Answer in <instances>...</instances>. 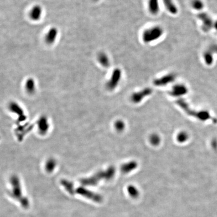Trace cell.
I'll return each mask as SVG.
<instances>
[{
	"mask_svg": "<svg viewBox=\"0 0 217 217\" xmlns=\"http://www.w3.org/2000/svg\"><path fill=\"white\" fill-rule=\"evenodd\" d=\"M193 8L196 10H201L204 7V3L201 0H193L192 2Z\"/></svg>",
	"mask_w": 217,
	"mask_h": 217,
	"instance_id": "cell-14",
	"label": "cell"
},
{
	"mask_svg": "<svg viewBox=\"0 0 217 217\" xmlns=\"http://www.w3.org/2000/svg\"><path fill=\"white\" fill-rule=\"evenodd\" d=\"M121 69L116 68L112 72L110 79L106 84L107 89L109 91H113L117 87L122 77Z\"/></svg>",
	"mask_w": 217,
	"mask_h": 217,
	"instance_id": "cell-3",
	"label": "cell"
},
{
	"mask_svg": "<svg viewBox=\"0 0 217 217\" xmlns=\"http://www.w3.org/2000/svg\"><path fill=\"white\" fill-rule=\"evenodd\" d=\"M163 33V29L161 26H153L143 31L142 34V39L145 43H150L160 38Z\"/></svg>",
	"mask_w": 217,
	"mask_h": 217,
	"instance_id": "cell-1",
	"label": "cell"
},
{
	"mask_svg": "<svg viewBox=\"0 0 217 217\" xmlns=\"http://www.w3.org/2000/svg\"><path fill=\"white\" fill-rule=\"evenodd\" d=\"M97 60L100 65L102 66L104 68H107L110 67L111 63L109 57L105 52H100L98 54Z\"/></svg>",
	"mask_w": 217,
	"mask_h": 217,
	"instance_id": "cell-10",
	"label": "cell"
},
{
	"mask_svg": "<svg viewBox=\"0 0 217 217\" xmlns=\"http://www.w3.org/2000/svg\"><path fill=\"white\" fill-rule=\"evenodd\" d=\"M187 138V134L184 132H181L177 136V140L180 142H183L185 141Z\"/></svg>",
	"mask_w": 217,
	"mask_h": 217,
	"instance_id": "cell-19",
	"label": "cell"
},
{
	"mask_svg": "<svg viewBox=\"0 0 217 217\" xmlns=\"http://www.w3.org/2000/svg\"><path fill=\"white\" fill-rule=\"evenodd\" d=\"M164 6L169 13L176 15L178 12V9L176 6L173 0H163Z\"/></svg>",
	"mask_w": 217,
	"mask_h": 217,
	"instance_id": "cell-12",
	"label": "cell"
},
{
	"mask_svg": "<svg viewBox=\"0 0 217 217\" xmlns=\"http://www.w3.org/2000/svg\"><path fill=\"white\" fill-rule=\"evenodd\" d=\"M125 124L123 122L120 120H118L117 121H116L115 124V127L116 128V129L118 131H122L125 128Z\"/></svg>",
	"mask_w": 217,
	"mask_h": 217,
	"instance_id": "cell-17",
	"label": "cell"
},
{
	"mask_svg": "<svg viewBox=\"0 0 217 217\" xmlns=\"http://www.w3.org/2000/svg\"><path fill=\"white\" fill-rule=\"evenodd\" d=\"M214 26L215 27V29L217 30V21H216L215 23Z\"/></svg>",
	"mask_w": 217,
	"mask_h": 217,
	"instance_id": "cell-20",
	"label": "cell"
},
{
	"mask_svg": "<svg viewBox=\"0 0 217 217\" xmlns=\"http://www.w3.org/2000/svg\"><path fill=\"white\" fill-rule=\"evenodd\" d=\"M115 172V168L113 167H111L108 168L106 171L99 172L95 176H93V177L91 179H88L87 181H85V182L89 184H95L97 183V181H98L99 180L103 179H110L113 176Z\"/></svg>",
	"mask_w": 217,
	"mask_h": 217,
	"instance_id": "cell-2",
	"label": "cell"
},
{
	"mask_svg": "<svg viewBox=\"0 0 217 217\" xmlns=\"http://www.w3.org/2000/svg\"><path fill=\"white\" fill-rule=\"evenodd\" d=\"M44 13V10L41 6L36 5L33 6L30 10V19L33 21H38L41 20Z\"/></svg>",
	"mask_w": 217,
	"mask_h": 217,
	"instance_id": "cell-4",
	"label": "cell"
},
{
	"mask_svg": "<svg viewBox=\"0 0 217 217\" xmlns=\"http://www.w3.org/2000/svg\"><path fill=\"white\" fill-rule=\"evenodd\" d=\"M204 59H205V61H206V64L208 65H210L212 64L213 63V54L212 52L210 51H208L207 52H206L205 54H204Z\"/></svg>",
	"mask_w": 217,
	"mask_h": 217,
	"instance_id": "cell-16",
	"label": "cell"
},
{
	"mask_svg": "<svg viewBox=\"0 0 217 217\" xmlns=\"http://www.w3.org/2000/svg\"><path fill=\"white\" fill-rule=\"evenodd\" d=\"M137 167L136 161H132L123 164L121 168L122 171L124 173H128L133 171Z\"/></svg>",
	"mask_w": 217,
	"mask_h": 217,
	"instance_id": "cell-13",
	"label": "cell"
},
{
	"mask_svg": "<svg viewBox=\"0 0 217 217\" xmlns=\"http://www.w3.org/2000/svg\"><path fill=\"white\" fill-rule=\"evenodd\" d=\"M93 1L94 2H98L99 1V0H93Z\"/></svg>",
	"mask_w": 217,
	"mask_h": 217,
	"instance_id": "cell-21",
	"label": "cell"
},
{
	"mask_svg": "<svg viewBox=\"0 0 217 217\" xmlns=\"http://www.w3.org/2000/svg\"><path fill=\"white\" fill-rule=\"evenodd\" d=\"M26 87L29 91H33L34 89L35 82L33 79H28L26 82Z\"/></svg>",
	"mask_w": 217,
	"mask_h": 217,
	"instance_id": "cell-18",
	"label": "cell"
},
{
	"mask_svg": "<svg viewBox=\"0 0 217 217\" xmlns=\"http://www.w3.org/2000/svg\"><path fill=\"white\" fill-rule=\"evenodd\" d=\"M59 36V30L56 27L50 28L47 31L45 36V40L48 44H53L56 41Z\"/></svg>",
	"mask_w": 217,
	"mask_h": 217,
	"instance_id": "cell-7",
	"label": "cell"
},
{
	"mask_svg": "<svg viewBox=\"0 0 217 217\" xmlns=\"http://www.w3.org/2000/svg\"><path fill=\"white\" fill-rule=\"evenodd\" d=\"M187 92L186 87L183 85H177L172 88L169 93L172 96H179L185 94Z\"/></svg>",
	"mask_w": 217,
	"mask_h": 217,
	"instance_id": "cell-11",
	"label": "cell"
},
{
	"mask_svg": "<svg viewBox=\"0 0 217 217\" xmlns=\"http://www.w3.org/2000/svg\"><path fill=\"white\" fill-rule=\"evenodd\" d=\"M150 142L152 145L157 146L160 142V138L159 136L156 134L151 135L150 137Z\"/></svg>",
	"mask_w": 217,
	"mask_h": 217,
	"instance_id": "cell-15",
	"label": "cell"
},
{
	"mask_svg": "<svg viewBox=\"0 0 217 217\" xmlns=\"http://www.w3.org/2000/svg\"><path fill=\"white\" fill-rule=\"evenodd\" d=\"M198 17L202 22V28L204 31H208L212 28L213 22L211 18L206 13H201L198 15Z\"/></svg>",
	"mask_w": 217,
	"mask_h": 217,
	"instance_id": "cell-8",
	"label": "cell"
},
{
	"mask_svg": "<svg viewBox=\"0 0 217 217\" xmlns=\"http://www.w3.org/2000/svg\"><path fill=\"white\" fill-rule=\"evenodd\" d=\"M176 79V76L173 73H168L163 76L156 79L154 80L153 83L155 85L158 87H163L167 85V84L173 82Z\"/></svg>",
	"mask_w": 217,
	"mask_h": 217,
	"instance_id": "cell-6",
	"label": "cell"
},
{
	"mask_svg": "<svg viewBox=\"0 0 217 217\" xmlns=\"http://www.w3.org/2000/svg\"><path fill=\"white\" fill-rule=\"evenodd\" d=\"M152 93V90L151 88H146L141 91L136 92L132 94L131 97L132 101L134 103H138L144 99L146 96H149Z\"/></svg>",
	"mask_w": 217,
	"mask_h": 217,
	"instance_id": "cell-5",
	"label": "cell"
},
{
	"mask_svg": "<svg viewBox=\"0 0 217 217\" xmlns=\"http://www.w3.org/2000/svg\"><path fill=\"white\" fill-rule=\"evenodd\" d=\"M148 9L151 15H157L160 10L159 0H148Z\"/></svg>",
	"mask_w": 217,
	"mask_h": 217,
	"instance_id": "cell-9",
	"label": "cell"
}]
</instances>
